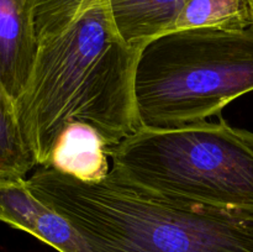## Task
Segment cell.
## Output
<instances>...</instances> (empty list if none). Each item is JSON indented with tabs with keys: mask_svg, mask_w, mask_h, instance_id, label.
I'll use <instances>...</instances> for the list:
<instances>
[{
	"mask_svg": "<svg viewBox=\"0 0 253 252\" xmlns=\"http://www.w3.org/2000/svg\"><path fill=\"white\" fill-rule=\"evenodd\" d=\"M137 54L116 31L105 0L40 41L31 78L15 101L36 166L47 165L59 133L73 121L96 128L109 147L140 128L133 98Z\"/></svg>",
	"mask_w": 253,
	"mask_h": 252,
	"instance_id": "obj_1",
	"label": "cell"
},
{
	"mask_svg": "<svg viewBox=\"0 0 253 252\" xmlns=\"http://www.w3.org/2000/svg\"><path fill=\"white\" fill-rule=\"evenodd\" d=\"M27 184L93 252H253V212L153 192L113 168L101 180L82 182L40 167Z\"/></svg>",
	"mask_w": 253,
	"mask_h": 252,
	"instance_id": "obj_2",
	"label": "cell"
},
{
	"mask_svg": "<svg viewBox=\"0 0 253 252\" xmlns=\"http://www.w3.org/2000/svg\"><path fill=\"white\" fill-rule=\"evenodd\" d=\"M250 91L253 26L170 31L138 49L133 98L140 127L204 123Z\"/></svg>",
	"mask_w": 253,
	"mask_h": 252,
	"instance_id": "obj_3",
	"label": "cell"
},
{
	"mask_svg": "<svg viewBox=\"0 0 253 252\" xmlns=\"http://www.w3.org/2000/svg\"><path fill=\"white\" fill-rule=\"evenodd\" d=\"M111 168L153 192L253 212V147L222 118L177 128L140 127L109 148Z\"/></svg>",
	"mask_w": 253,
	"mask_h": 252,
	"instance_id": "obj_4",
	"label": "cell"
},
{
	"mask_svg": "<svg viewBox=\"0 0 253 252\" xmlns=\"http://www.w3.org/2000/svg\"><path fill=\"white\" fill-rule=\"evenodd\" d=\"M39 48L32 0H0V82L14 101L29 84Z\"/></svg>",
	"mask_w": 253,
	"mask_h": 252,
	"instance_id": "obj_5",
	"label": "cell"
},
{
	"mask_svg": "<svg viewBox=\"0 0 253 252\" xmlns=\"http://www.w3.org/2000/svg\"><path fill=\"white\" fill-rule=\"evenodd\" d=\"M109 148L96 128L73 121L59 133L44 167L82 182H98L111 169L108 161Z\"/></svg>",
	"mask_w": 253,
	"mask_h": 252,
	"instance_id": "obj_6",
	"label": "cell"
},
{
	"mask_svg": "<svg viewBox=\"0 0 253 252\" xmlns=\"http://www.w3.org/2000/svg\"><path fill=\"white\" fill-rule=\"evenodd\" d=\"M185 0H105L116 31L140 49L151 40L170 32Z\"/></svg>",
	"mask_w": 253,
	"mask_h": 252,
	"instance_id": "obj_7",
	"label": "cell"
},
{
	"mask_svg": "<svg viewBox=\"0 0 253 252\" xmlns=\"http://www.w3.org/2000/svg\"><path fill=\"white\" fill-rule=\"evenodd\" d=\"M253 26L251 0H185L172 31L245 30Z\"/></svg>",
	"mask_w": 253,
	"mask_h": 252,
	"instance_id": "obj_8",
	"label": "cell"
},
{
	"mask_svg": "<svg viewBox=\"0 0 253 252\" xmlns=\"http://www.w3.org/2000/svg\"><path fill=\"white\" fill-rule=\"evenodd\" d=\"M36 166L24 140L15 101L0 82V177H22Z\"/></svg>",
	"mask_w": 253,
	"mask_h": 252,
	"instance_id": "obj_9",
	"label": "cell"
},
{
	"mask_svg": "<svg viewBox=\"0 0 253 252\" xmlns=\"http://www.w3.org/2000/svg\"><path fill=\"white\" fill-rule=\"evenodd\" d=\"M103 0H32L39 41L61 31L82 12Z\"/></svg>",
	"mask_w": 253,
	"mask_h": 252,
	"instance_id": "obj_10",
	"label": "cell"
},
{
	"mask_svg": "<svg viewBox=\"0 0 253 252\" xmlns=\"http://www.w3.org/2000/svg\"><path fill=\"white\" fill-rule=\"evenodd\" d=\"M237 130H239V133L242 136V138H244V140H246L247 142H249L250 145L253 147V132L252 131L244 130V128H237Z\"/></svg>",
	"mask_w": 253,
	"mask_h": 252,
	"instance_id": "obj_11",
	"label": "cell"
},
{
	"mask_svg": "<svg viewBox=\"0 0 253 252\" xmlns=\"http://www.w3.org/2000/svg\"><path fill=\"white\" fill-rule=\"evenodd\" d=\"M251 1H252V6H253V0H251Z\"/></svg>",
	"mask_w": 253,
	"mask_h": 252,
	"instance_id": "obj_12",
	"label": "cell"
}]
</instances>
